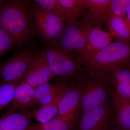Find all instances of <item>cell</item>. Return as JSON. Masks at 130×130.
I'll use <instances>...</instances> for the list:
<instances>
[{"mask_svg":"<svg viewBox=\"0 0 130 130\" xmlns=\"http://www.w3.org/2000/svg\"><path fill=\"white\" fill-rule=\"evenodd\" d=\"M36 88L29 84L23 78L16 86L13 100L7 109L24 111L31 102Z\"/></svg>","mask_w":130,"mask_h":130,"instance_id":"cell-16","label":"cell"},{"mask_svg":"<svg viewBox=\"0 0 130 130\" xmlns=\"http://www.w3.org/2000/svg\"><path fill=\"white\" fill-rule=\"evenodd\" d=\"M34 54L35 52L27 47L0 63V85L23 77Z\"/></svg>","mask_w":130,"mask_h":130,"instance_id":"cell-8","label":"cell"},{"mask_svg":"<svg viewBox=\"0 0 130 130\" xmlns=\"http://www.w3.org/2000/svg\"><path fill=\"white\" fill-rule=\"evenodd\" d=\"M106 77L114 90L130 101V63L111 72Z\"/></svg>","mask_w":130,"mask_h":130,"instance_id":"cell-15","label":"cell"},{"mask_svg":"<svg viewBox=\"0 0 130 130\" xmlns=\"http://www.w3.org/2000/svg\"><path fill=\"white\" fill-rule=\"evenodd\" d=\"M113 112L110 100L82 115L75 130H96L105 123L113 120Z\"/></svg>","mask_w":130,"mask_h":130,"instance_id":"cell-11","label":"cell"},{"mask_svg":"<svg viewBox=\"0 0 130 130\" xmlns=\"http://www.w3.org/2000/svg\"><path fill=\"white\" fill-rule=\"evenodd\" d=\"M111 89L106 77L89 76L86 73L81 86L79 113L83 115L109 101Z\"/></svg>","mask_w":130,"mask_h":130,"instance_id":"cell-4","label":"cell"},{"mask_svg":"<svg viewBox=\"0 0 130 130\" xmlns=\"http://www.w3.org/2000/svg\"><path fill=\"white\" fill-rule=\"evenodd\" d=\"M52 77L44 50L35 52L32 61L24 75V80L31 86L37 88L48 83Z\"/></svg>","mask_w":130,"mask_h":130,"instance_id":"cell-9","label":"cell"},{"mask_svg":"<svg viewBox=\"0 0 130 130\" xmlns=\"http://www.w3.org/2000/svg\"><path fill=\"white\" fill-rule=\"evenodd\" d=\"M51 12L68 23H75L89 12L86 0H56Z\"/></svg>","mask_w":130,"mask_h":130,"instance_id":"cell-12","label":"cell"},{"mask_svg":"<svg viewBox=\"0 0 130 130\" xmlns=\"http://www.w3.org/2000/svg\"><path fill=\"white\" fill-rule=\"evenodd\" d=\"M126 17L130 24V4L126 12Z\"/></svg>","mask_w":130,"mask_h":130,"instance_id":"cell-26","label":"cell"},{"mask_svg":"<svg viewBox=\"0 0 130 130\" xmlns=\"http://www.w3.org/2000/svg\"><path fill=\"white\" fill-rule=\"evenodd\" d=\"M14 46L13 42L10 36L0 26V58Z\"/></svg>","mask_w":130,"mask_h":130,"instance_id":"cell-24","label":"cell"},{"mask_svg":"<svg viewBox=\"0 0 130 130\" xmlns=\"http://www.w3.org/2000/svg\"><path fill=\"white\" fill-rule=\"evenodd\" d=\"M32 18L35 30L52 46L60 39L67 23L51 12L33 4Z\"/></svg>","mask_w":130,"mask_h":130,"instance_id":"cell-7","label":"cell"},{"mask_svg":"<svg viewBox=\"0 0 130 130\" xmlns=\"http://www.w3.org/2000/svg\"><path fill=\"white\" fill-rule=\"evenodd\" d=\"M112 120L105 123L96 130H114L113 126Z\"/></svg>","mask_w":130,"mask_h":130,"instance_id":"cell-25","label":"cell"},{"mask_svg":"<svg viewBox=\"0 0 130 130\" xmlns=\"http://www.w3.org/2000/svg\"><path fill=\"white\" fill-rule=\"evenodd\" d=\"M110 102L113 112L114 130H130V101L116 93L112 88Z\"/></svg>","mask_w":130,"mask_h":130,"instance_id":"cell-13","label":"cell"},{"mask_svg":"<svg viewBox=\"0 0 130 130\" xmlns=\"http://www.w3.org/2000/svg\"><path fill=\"white\" fill-rule=\"evenodd\" d=\"M25 130H74L59 118L56 116L50 121L42 124L30 123Z\"/></svg>","mask_w":130,"mask_h":130,"instance_id":"cell-22","label":"cell"},{"mask_svg":"<svg viewBox=\"0 0 130 130\" xmlns=\"http://www.w3.org/2000/svg\"><path fill=\"white\" fill-rule=\"evenodd\" d=\"M85 72L72 79L61 98L58 106V117L75 130L79 115L81 86Z\"/></svg>","mask_w":130,"mask_h":130,"instance_id":"cell-6","label":"cell"},{"mask_svg":"<svg viewBox=\"0 0 130 130\" xmlns=\"http://www.w3.org/2000/svg\"><path fill=\"white\" fill-rule=\"evenodd\" d=\"M56 82L53 84L47 83L37 87L35 90L31 102L24 111H26L35 109L39 101L49 93L56 86Z\"/></svg>","mask_w":130,"mask_h":130,"instance_id":"cell-23","label":"cell"},{"mask_svg":"<svg viewBox=\"0 0 130 130\" xmlns=\"http://www.w3.org/2000/svg\"><path fill=\"white\" fill-rule=\"evenodd\" d=\"M113 39L109 32L96 25L88 36L84 47L77 53L83 66L96 54L111 43Z\"/></svg>","mask_w":130,"mask_h":130,"instance_id":"cell-10","label":"cell"},{"mask_svg":"<svg viewBox=\"0 0 130 130\" xmlns=\"http://www.w3.org/2000/svg\"><path fill=\"white\" fill-rule=\"evenodd\" d=\"M66 88L50 102L36 109L34 117L40 123H47L58 116L59 102Z\"/></svg>","mask_w":130,"mask_h":130,"instance_id":"cell-18","label":"cell"},{"mask_svg":"<svg viewBox=\"0 0 130 130\" xmlns=\"http://www.w3.org/2000/svg\"><path fill=\"white\" fill-rule=\"evenodd\" d=\"M106 23L108 32L116 41L130 42V24L126 16L113 17Z\"/></svg>","mask_w":130,"mask_h":130,"instance_id":"cell-17","label":"cell"},{"mask_svg":"<svg viewBox=\"0 0 130 130\" xmlns=\"http://www.w3.org/2000/svg\"><path fill=\"white\" fill-rule=\"evenodd\" d=\"M36 109L20 113L7 109L0 117V130H25Z\"/></svg>","mask_w":130,"mask_h":130,"instance_id":"cell-14","label":"cell"},{"mask_svg":"<svg viewBox=\"0 0 130 130\" xmlns=\"http://www.w3.org/2000/svg\"><path fill=\"white\" fill-rule=\"evenodd\" d=\"M23 78L0 85V113L12 102L16 86Z\"/></svg>","mask_w":130,"mask_h":130,"instance_id":"cell-21","label":"cell"},{"mask_svg":"<svg viewBox=\"0 0 130 130\" xmlns=\"http://www.w3.org/2000/svg\"><path fill=\"white\" fill-rule=\"evenodd\" d=\"M3 1H0V5H1L3 2Z\"/></svg>","mask_w":130,"mask_h":130,"instance_id":"cell-27","label":"cell"},{"mask_svg":"<svg viewBox=\"0 0 130 130\" xmlns=\"http://www.w3.org/2000/svg\"><path fill=\"white\" fill-rule=\"evenodd\" d=\"M96 25L89 12L75 23H67L60 38L52 47L78 53L84 47L90 32Z\"/></svg>","mask_w":130,"mask_h":130,"instance_id":"cell-5","label":"cell"},{"mask_svg":"<svg viewBox=\"0 0 130 130\" xmlns=\"http://www.w3.org/2000/svg\"><path fill=\"white\" fill-rule=\"evenodd\" d=\"M43 50L53 77L57 79H73L85 72L76 52L50 46Z\"/></svg>","mask_w":130,"mask_h":130,"instance_id":"cell-3","label":"cell"},{"mask_svg":"<svg viewBox=\"0 0 130 130\" xmlns=\"http://www.w3.org/2000/svg\"><path fill=\"white\" fill-rule=\"evenodd\" d=\"M130 63V42L115 41L99 51L84 65L89 75L105 77Z\"/></svg>","mask_w":130,"mask_h":130,"instance_id":"cell-2","label":"cell"},{"mask_svg":"<svg viewBox=\"0 0 130 130\" xmlns=\"http://www.w3.org/2000/svg\"><path fill=\"white\" fill-rule=\"evenodd\" d=\"M110 2V0H86L89 13L100 28L105 23V14Z\"/></svg>","mask_w":130,"mask_h":130,"instance_id":"cell-19","label":"cell"},{"mask_svg":"<svg viewBox=\"0 0 130 130\" xmlns=\"http://www.w3.org/2000/svg\"><path fill=\"white\" fill-rule=\"evenodd\" d=\"M32 1H3L0 5V26L9 35L14 46L31 39L35 33Z\"/></svg>","mask_w":130,"mask_h":130,"instance_id":"cell-1","label":"cell"},{"mask_svg":"<svg viewBox=\"0 0 130 130\" xmlns=\"http://www.w3.org/2000/svg\"><path fill=\"white\" fill-rule=\"evenodd\" d=\"M130 4V0H110L105 14V23L113 17L126 16Z\"/></svg>","mask_w":130,"mask_h":130,"instance_id":"cell-20","label":"cell"}]
</instances>
